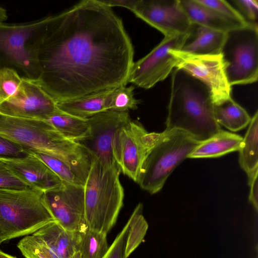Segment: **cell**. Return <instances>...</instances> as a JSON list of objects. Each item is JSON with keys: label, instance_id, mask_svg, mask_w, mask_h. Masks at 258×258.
<instances>
[{"label": "cell", "instance_id": "12", "mask_svg": "<svg viewBox=\"0 0 258 258\" xmlns=\"http://www.w3.org/2000/svg\"><path fill=\"white\" fill-rule=\"evenodd\" d=\"M44 201L54 219L64 229L83 232L85 221L84 186L66 182L43 193Z\"/></svg>", "mask_w": 258, "mask_h": 258}, {"label": "cell", "instance_id": "41", "mask_svg": "<svg viewBox=\"0 0 258 258\" xmlns=\"http://www.w3.org/2000/svg\"><path fill=\"white\" fill-rule=\"evenodd\" d=\"M4 242V240L2 239V238H1V237L0 236V246L1 245V244Z\"/></svg>", "mask_w": 258, "mask_h": 258}, {"label": "cell", "instance_id": "30", "mask_svg": "<svg viewBox=\"0 0 258 258\" xmlns=\"http://www.w3.org/2000/svg\"><path fill=\"white\" fill-rule=\"evenodd\" d=\"M22 78L14 70L0 69V104L12 96L19 88Z\"/></svg>", "mask_w": 258, "mask_h": 258}, {"label": "cell", "instance_id": "22", "mask_svg": "<svg viewBox=\"0 0 258 258\" xmlns=\"http://www.w3.org/2000/svg\"><path fill=\"white\" fill-rule=\"evenodd\" d=\"M239 163L248 179L258 172V112L251 118L240 147Z\"/></svg>", "mask_w": 258, "mask_h": 258}, {"label": "cell", "instance_id": "29", "mask_svg": "<svg viewBox=\"0 0 258 258\" xmlns=\"http://www.w3.org/2000/svg\"><path fill=\"white\" fill-rule=\"evenodd\" d=\"M17 246L25 258H59L39 237L34 233L25 236Z\"/></svg>", "mask_w": 258, "mask_h": 258}, {"label": "cell", "instance_id": "14", "mask_svg": "<svg viewBox=\"0 0 258 258\" xmlns=\"http://www.w3.org/2000/svg\"><path fill=\"white\" fill-rule=\"evenodd\" d=\"M131 119L128 112L107 110L97 113L87 119L90 137L79 143L103 165L118 167L113 155L115 137L118 130Z\"/></svg>", "mask_w": 258, "mask_h": 258}, {"label": "cell", "instance_id": "26", "mask_svg": "<svg viewBox=\"0 0 258 258\" xmlns=\"http://www.w3.org/2000/svg\"><path fill=\"white\" fill-rule=\"evenodd\" d=\"M143 204L139 203L128 219L130 226L125 247L126 258L141 244L147 231L148 224L143 215Z\"/></svg>", "mask_w": 258, "mask_h": 258}, {"label": "cell", "instance_id": "7", "mask_svg": "<svg viewBox=\"0 0 258 258\" xmlns=\"http://www.w3.org/2000/svg\"><path fill=\"white\" fill-rule=\"evenodd\" d=\"M47 17L27 23H0V69L16 71L21 78L38 80V54Z\"/></svg>", "mask_w": 258, "mask_h": 258}, {"label": "cell", "instance_id": "34", "mask_svg": "<svg viewBox=\"0 0 258 258\" xmlns=\"http://www.w3.org/2000/svg\"><path fill=\"white\" fill-rule=\"evenodd\" d=\"M28 187H29L20 180L7 165L0 160V188L24 189Z\"/></svg>", "mask_w": 258, "mask_h": 258}, {"label": "cell", "instance_id": "9", "mask_svg": "<svg viewBox=\"0 0 258 258\" xmlns=\"http://www.w3.org/2000/svg\"><path fill=\"white\" fill-rule=\"evenodd\" d=\"M191 34L164 36L148 54L134 62L128 83L148 89L165 79L176 64L171 50H180Z\"/></svg>", "mask_w": 258, "mask_h": 258}, {"label": "cell", "instance_id": "20", "mask_svg": "<svg viewBox=\"0 0 258 258\" xmlns=\"http://www.w3.org/2000/svg\"><path fill=\"white\" fill-rule=\"evenodd\" d=\"M110 90L74 99L56 103L60 111L70 115L88 119L108 110V97Z\"/></svg>", "mask_w": 258, "mask_h": 258}, {"label": "cell", "instance_id": "11", "mask_svg": "<svg viewBox=\"0 0 258 258\" xmlns=\"http://www.w3.org/2000/svg\"><path fill=\"white\" fill-rule=\"evenodd\" d=\"M170 52L176 59L175 68L204 83L210 92L213 104L231 98V86L226 76L221 53L197 55L174 49Z\"/></svg>", "mask_w": 258, "mask_h": 258}, {"label": "cell", "instance_id": "37", "mask_svg": "<svg viewBox=\"0 0 258 258\" xmlns=\"http://www.w3.org/2000/svg\"><path fill=\"white\" fill-rule=\"evenodd\" d=\"M105 6L111 8L121 7L126 8L132 11L134 7L136 0H99Z\"/></svg>", "mask_w": 258, "mask_h": 258}, {"label": "cell", "instance_id": "5", "mask_svg": "<svg viewBox=\"0 0 258 258\" xmlns=\"http://www.w3.org/2000/svg\"><path fill=\"white\" fill-rule=\"evenodd\" d=\"M43 193L30 187L0 188V236L4 241L32 234L55 220Z\"/></svg>", "mask_w": 258, "mask_h": 258}, {"label": "cell", "instance_id": "40", "mask_svg": "<svg viewBox=\"0 0 258 258\" xmlns=\"http://www.w3.org/2000/svg\"><path fill=\"white\" fill-rule=\"evenodd\" d=\"M69 258H82L80 251H76L73 255H72Z\"/></svg>", "mask_w": 258, "mask_h": 258}, {"label": "cell", "instance_id": "6", "mask_svg": "<svg viewBox=\"0 0 258 258\" xmlns=\"http://www.w3.org/2000/svg\"><path fill=\"white\" fill-rule=\"evenodd\" d=\"M201 143L182 131L164 130L145 156L136 182L151 194L159 192L176 166Z\"/></svg>", "mask_w": 258, "mask_h": 258}, {"label": "cell", "instance_id": "25", "mask_svg": "<svg viewBox=\"0 0 258 258\" xmlns=\"http://www.w3.org/2000/svg\"><path fill=\"white\" fill-rule=\"evenodd\" d=\"M109 248L107 234L88 227L81 233L79 251L82 258H104Z\"/></svg>", "mask_w": 258, "mask_h": 258}, {"label": "cell", "instance_id": "31", "mask_svg": "<svg viewBox=\"0 0 258 258\" xmlns=\"http://www.w3.org/2000/svg\"><path fill=\"white\" fill-rule=\"evenodd\" d=\"M196 1L220 14L243 25H246L250 23L245 20L238 10L234 8L226 1L196 0Z\"/></svg>", "mask_w": 258, "mask_h": 258}, {"label": "cell", "instance_id": "10", "mask_svg": "<svg viewBox=\"0 0 258 258\" xmlns=\"http://www.w3.org/2000/svg\"><path fill=\"white\" fill-rule=\"evenodd\" d=\"M160 135L148 132L140 122L132 119L120 127L114 139L113 155L121 172L136 182L145 156Z\"/></svg>", "mask_w": 258, "mask_h": 258}, {"label": "cell", "instance_id": "17", "mask_svg": "<svg viewBox=\"0 0 258 258\" xmlns=\"http://www.w3.org/2000/svg\"><path fill=\"white\" fill-rule=\"evenodd\" d=\"M82 232L67 230L53 220L33 233L39 237L59 258H69L79 250Z\"/></svg>", "mask_w": 258, "mask_h": 258}, {"label": "cell", "instance_id": "33", "mask_svg": "<svg viewBox=\"0 0 258 258\" xmlns=\"http://www.w3.org/2000/svg\"><path fill=\"white\" fill-rule=\"evenodd\" d=\"M28 154L22 146L0 136V159L22 158Z\"/></svg>", "mask_w": 258, "mask_h": 258}, {"label": "cell", "instance_id": "32", "mask_svg": "<svg viewBox=\"0 0 258 258\" xmlns=\"http://www.w3.org/2000/svg\"><path fill=\"white\" fill-rule=\"evenodd\" d=\"M129 221H127L118 234L104 258H126L125 247L129 231Z\"/></svg>", "mask_w": 258, "mask_h": 258}, {"label": "cell", "instance_id": "8", "mask_svg": "<svg viewBox=\"0 0 258 258\" xmlns=\"http://www.w3.org/2000/svg\"><path fill=\"white\" fill-rule=\"evenodd\" d=\"M221 54L225 72L231 86L254 83L258 78L257 23L226 32Z\"/></svg>", "mask_w": 258, "mask_h": 258}, {"label": "cell", "instance_id": "23", "mask_svg": "<svg viewBox=\"0 0 258 258\" xmlns=\"http://www.w3.org/2000/svg\"><path fill=\"white\" fill-rule=\"evenodd\" d=\"M213 111L216 122L233 132L245 128L251 120L246 111L232 98L213 104Z\"/></svg>", "mask_w": 258, "mask_h": 258}, {"label": "cell", "instance_id": "16", "mask_svg": "<svg viewBox=\"0 0 258 258\" xmlns=\"http://www.w3.org/2000/svg\"><path fill=\"white\" fill-rule=\"evenodd\" d=\"M25 157L0 159L29 187L44 192L59 186L62 181L41 160L28 152Z\"/></svg>", "mask_w": 258, "mask_h": 258}, {"label": "cell", "instance_id": "15", "mask_svg": "<svg viewBox=\"0 0 258 258\" xmlns=\"http://www.w3.org/2000/svg\"><path fill=\"white\" fill-rule=\"evenodd\" d=\"M59 110L37 80L22 78L20 86L0 104V113L17 117L46 120Z\"/></svg>", "mask_w": 258, "mask_h": 258}, {"label": "cell", "instance_id": "27", "mask_svg": "<svg viewBox=\"0 0 258 258\" xmlns=\"http://www.w3.org/2000/svg\"><path fill=\"white\" fill-rule=\"evenodd\" d=\"M27 151L44 162L62 182L78 185H85V182L77 173L63 161L45 154L27 149Z\"/></svg>", "mask_w": 258, "mask_h": 258}, {"label": "cell", "instance_id": "38", "mask_svg": "<svg viewBox=\"0 0 258 258\" xmlns=\"http://www.w3.org/2000/svg\"><path fill=\"white\" fill-rule=\"evenodd\" d=\"M8 18L7 10L0 7V23H4Z\"/></svg>", "mask_w": 258, "mask_h": 258}, {"label": "cell", "instance_id": "39", "mask_svg": "<svg viewBox=\"0 0 258 258\" xmlns=\"http://www.w3.org/2000/svg\"><path fill=\"white\" fill-rule=\"evenodd\" d=\"M0 258H17L16 256L4 252L0 249Z\"/></svg>", "mask_w": 258, "mask_h": 258}, {"label": "cell", "instance_id": "2", "mask_svg": "<svg viewBox=\"0 0 258 258\" xmlns=\"http://www.w3.org/2000/svg\"><path fill=\"white\" fill-rule=\"evenodd\" d=\"M165 131L179 130L199 142L222 130L216 122L209 90L198 79L181 69L171 76Z\"/></svg>", "mask_w": 258, "mask_h": 258}, {"label": "cell", "instance_id": "18", "mask_svg": "<svg viewBox=\"0 0 258 258\" xmlns=\"http://www.w3.org/2000/svg\"><path fill=\"white\" fill-rule=\"evenodd\" d=\"M180 4L193 25L227 32L246 25L226 17L198 3L196 0H179Z\"/></svg>", "mask_w": 258, "mask_h": 258}, {"label": "cell", "instance_id": "21", "mask_svg": "<svg viewBox=\"0 0 258 258\" xmlns=\"http://www.w3.org/2000/svg\"><path fill=\"white\" fill-rule=\"evenodd\" d=\"M194 39L186 42L180 50L197 55H216L221 53L224 43L226 32L213 30L204 26L196 25ZM195 28V27H194Z\"/></svg>", "mask_w": 258, "mask_h": 258}, {"label": "cell", "instance_id": "13", "mask_svg": "<svg viewBox=\"0 0 258 258\" xmlns=\"http://www.w3.org/2000/svg\"><path fill=\"white\" fill-rule=\"evenodd\" d=\"M132 12L165 36L191 34L194 29L179 0H136Z\"/></svg>", "mask_w": 258, "mask_h": 258}, {"label": "cell", "instance_id": "3", "mask_svg": "<svg viewBox=\"0 0 258 258\" xmlns=\"http://www.w3.org/2000/svg\"><path fill=\"white\" fill-rule=\"evenodd\" d=\"M0 136L27 150L63 161L86 180L93 160L90 153L81 144L66 138L46 120L0 113Z\"/></svg>", "mask_w": 258, "mask_h": 258}, {"label": "cell", "instance_id": "4", "mask_svg": "<svg viewBox=\"0 0 258 258\" xmlns=\"http://www.w3.org/2000/svg\"><path fill=\"white\" fill-rule=\"evenodd\" d=\"M120 172L119 167L105 166L93 158L84 185L85 221L90 229L107 234L115 225L124 198Z\"/></svg>", "mask_w": 258, "mask_h": 258}, {"label": "cell", "instance_id": "1", "mask_svg": "<svg viewBox=\"0 0 258 258\" xmlns=\"http://www.w3.org/2000/svg\"><path fill=\"white\" fill-rule=\"evenodd\" d=\"M121 19L99 0L47 16L37 81L56 103L126 86L134 61Z\"/></svg>", "mask_w": 258, "mask_h": 258}, {"label": "cell", "instance_id": "19", "mask_svg": "<svg viewBox=\"0 0 258 258\" xmlns=\"http://www.w3.org/2000/svg\"><path fill=\"white\" fill-rule=\"evenodd\" d=\"M243 138L221 130L208 140L202 142L188 158H214L239 150Z\"/></svg>", "mask_w": 258, "mask_h": 258}, {"label": "cell", "instance_id": "28", "mask_svg": "<svg viewBox=\"0 0 258 258\" xmlns=\"http://www.w3.org/2000/svg\"><path fill=\"white\" fill-rule=\"evenodd\" d=\"M133 85L118 87L110 90L108 97V110L118 112H128L135 110L140 100L134 97Z\"/></svg>", "mask_w": 258, "mask_h": 258}, {"label": "cell", "instance_id": "24", "mask_svg": "<svg viewBox=\"0 0 258 258\" xmlns=\"http://www.w3.org/2000/svg\"><path fill=\"white\" fill-rule=\"evenodd\" d=\"M66 138L77 143L88 139L90 127L87 119L59 111L46 120Z\"/></svg>", "mask_w": 258, "mask_h": 258}, {"label": "cell", "instance_id": "35", "mask_svg": "<svg viewBox=\"0 0 258 258\" xmlns=\"http://www.w3.org/2000/svg\"><path fill=\"white\" fill-rule=\"evenodd\" d=\"M233 3L238 9L239 13L246 21L251 23H257V0H234Z\"/></svg>", "mask_w": 258, "mask_h": 258}, {"label": "cell", "instance_id": "36", "mask_svg": "<svg viewBox=\"0 0 258 258\" xmlns=\"http://www.w3.org/2000/svg\"><path fill=\"white\" fill-rule=\"evenodd\" d=\"M258 172H256L250 178L248 179L250 186L249 201L252 204L256 211L258 209Z\"/></svg>", "mask_w": 258, "mask_h": 258}]
</instances>
